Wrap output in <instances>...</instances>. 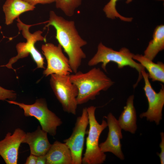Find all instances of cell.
<instances>
[{
    "instance_id": "cell-5",
    "label": "cell",
    "mask_w": 164,
    "mask_h": 164,
    "mask_svg": "<svg viewBox=\"0 0 164 164\" xmlns=\"http://www.w3.org/2000/svg\"><path fill=\"white\" fill-rule=\"evenodd\" d=\"M17 26L19 30L22 31V35L26 39V42L18 43L16 46L17 55L11 58L6 64L1 66H5L15 71L12 67V64L19 59L27 57L30 54L37 65V68L45 69L44 58L35 46V44L37 41H40L46 42V38L42 35L43 32L38 30L32 33L29 31V29L32 25L24 23L20 20L19 17L17 18Z\"/></svg>"
},
{
    "instance_id": "cell-22",
    "label": "cell",
    "mask_w": 164,
    "mask_h": 164,
    "mask_svg": "<svg viewBox=\"0 0 164 164\" xmlns=\"http://www.w3.org/2000/svg\"><path fill=\"white\" fill-rule=\"evenodd\" d=\"M160 136L161 141L159 144V147L161 149L160 153H157L159 156L161 164H164V133L163 132H161Z\"/></svg>"
},
{
    "instance_id": "cell-6",
    "label": "cell",
    "mask_w": 164,
    "mask_h": 164,
    "mask_svg": "<svg viewBox=\"0 0 164 164\" xmlns=\"http://www.w3.org/2000/svg\"><path fill=\"white\" fill-rule=\"evenodd\" d=\"M7 101L22 109L25 116L36 118L39 122L42 129L51 136L56 135L57 127L62 123L61 119L48 108L45 100L43 99H37L31 104L12 100Z\"/></svg>"
},
{
    "instance_id": "cell-2",
    "label": "cell",
    "mask_w": 164,
    "mask_h": 164,
    "mask_svg": "<svg viewBox=\"0 0 164 164\" xmlns=\"http://www.w3.org/2000/svg\"><path fill=\"white\" fill-rule=\"evenodd\" d=\"M74 73L70 74V77L78 89V105L94 99L101 91H107L114 84L99 68H93L85 73L79 71Z\"/></svg>"
},
{
    "instance_id": "cell-25",
    "label": "cell",
    "mask_w": 164,
    "mask_h": 164,
    "mask_svg": "<svg viewBox=\"0 0 164 164\" xmlns=\"http://www.w3.org/2000/svg\"><path fill=\"white\" fill-rule=\"evenodd\" d=\"M46 163V159L45 155L37 156L36 164H45Z\"/></svg>"
},
{
    "instance_id": "cell-17",
    "label": "cell",
    "mask_w": 164,
    "mask_h": 164,
    "mask_svg": "<svg viewBox=\"0 0 164 164\" xmlns=\"http://www.w3.org/2000/svg\"><path fill=\"white\" fill-rule=\"evenodd\" d=\"M134 60L138 62L148 71V77L152 81L164 83V64L161 62L155 63L144 55H134Z\"/></svg>"
},
{
    "instance_id": "cell-10",
    "label": "cell",
    "mask_w": 164,
    "mask_h": 164,
    "mask_svg": "<svg viewBox=\"0 0 164 164\" xmlns=\"http://www.w3.org/2000/svg\"><path fill=\"white\" fill-rule=\"evenodd\" d=\"M88 124V114L85 107L83 108L81 115L77 118L71 135L63 141L71 152L72 164L82 163L85 136Z\"/></svg>"
},
{
    "instance_id": "cell-8",
    "label": "cell",
    "mask_w": 164,
    "mask_h": 164,
    "mask_svg": "<svg viewBox=\"0 0 164 164\" xmlns=\"http://www.w3.org/2000/svg\"><path fill=\"white\" fill-rule=\"evenodd\" d=\"M41 49L47 63L43 73L44 76L69 75L73 72L68 58L64 55L59 44L56 46L51 43H46L42 45Z\"/></svg>"
},
{
    "instance_id": "cell-7",
    "label": "cell",
    "mask_w": 164,
    "mask_h": 164,
    "mask_svg": "<svg viewBox=\"0 0 164 164\" xmlns=\"http://www.w3.org/2000/svg\"><path fill=\"white\" fill-rule=\"evenodd\" d=\"M50 83L64 111L75 115L78 105L77 98L78 90L77 86L71 82L70 75L51 74Z\"/></svg>"
},
{
    "instance_id": "cell-1",
    "label": "cell",
    "mask_w": 164,
    "mask_h": 164,
    "mask_svg": "<svg viewBox=\"0 0 164 164\" xmlns=\"http://www.w3.org/2000/svg\"><path fill=\"white\" fill-rule=\"evenodd\" d=\"M45 27L53 26L56 29V38L68 56L70 68L75 73L86 56L82 47L87 44L76 29L73 21L68 20L57 15L53 11L49 13V20Z\"/></svg>"
},
{
    "instance_id": "cell-18",
    "label": "cell",
    "mask_w": 164,
    "mask_h": 164,
    "mask_svg": "<svg viewBox=\"0 0 164 164\" xmlns=\"http://www.w3.org/2000/svg\"><path fill=\"white\" fill-rule=\"evenodd\" d=\"M164 49V26H158L155 29L153 39L144 51V56L153 60L158 53Z\"/></svg>"
},
{
    "instance_id": "cell-23",
    "label": "cell",
    "mask_w": 164,
    "mask_h": 164,
    "mask_svg": "<svg viewBox=\"0 0 164 164\" xmlns=\"http://www.w3.org/2000/svg\"><path fill=\"white\" fill-rule=\"evenodd\" d=\"M32 6L38 4H49L55 2V0H22Z\"/></svg>"
},
{
    "instance_id": "cell-9",
    "label": "cell",
    "mask_w": 164,
    "mask_h": 164,
    "mask_svg": "<svg viewBox=\"0 0 164 164\" xmlns=\"http://www.w3.org/2000/svg\"><path fill=\"white\" fill-rule=\"evenodd\" d=\"M141 74L144 81L143 89L148 100V108L146 111L140 114V117L146 118L148 121L155 122L158 125L162 119V112L164 105V86L162 85L159 91L156 92L152 86L145 69L142 71Z\"/></svg>"
},
{
    "instance_id": "cell-21",
    "label": "cell",
    "mask_w": 164,
    "mask_h": 164,
    "mask_svg": "<svg viewBox=\"0 0 164 164\" xmlns=\"http://www.w3.org/2000/svg\"><path fill=\"white\" fill-rule=\"evenodd\" d=\"M16 96V94L13 91L5 89L0 86V100L14 98Z\"/></svg>"
},
{
    "instance_id": "cell-11",
    "label": "cell",
    "mask_w": 164,
    "mask_h": 164,
    "mask_svg": "<svg viewBox=\"0 0 164 164\" xmlns=\"http://www.w3.org/2000/svg\"><path fill=\"white\" fill-rule=\"evenodd\" d=\"M107 120L108 132L106 140L99 144L101 151L104 153L110 152L121 160L124 159L122 152L121 140L123 136L122 129L117 120L113 115L109 113L104 117Z\"/></svg>"
},
{
    "instance_id": "cell-16",
    "label": "cell",
    "mask_w": 164,
    "mask_h": 164,
    "mask_svg": "<svg viewBox=\"0 0 164 164\" xmlns=\"http://www.w3.org/2000/svg\"><path fill=\"white\" fill-rule=\"evenodd\" d=\"M134 95L129 96L127 99L126 105L118 120L122 129L132 134H135L137 129V116L134 105Z\"/></svg>"
},
{
    "instance_id": "cell-12",
    "label": "cell",
    "mask_w": 164,
    "mask_h": 164,
    "mask_svg": "<svg viewBox=\"0 0 164 164\" xmlns=\"http://www.w3.org/2000/svg\"><path fill=\"white\" fill-rule=\"evenodd\" d=\"M26 134L22 129L17 128L12 134L8 132L0 141V155L6 164L17 163L19 147Z\"/></svg>"
},
{
    "instance_id": "cell-26",
    "label": "cell",
    "mask_w": 164,
    "mask_h": 164,
    "mask_svg": "<svg viewBox=\"0 0 164 164\" xmlns=\"http://www.w3.org/2000/svg\"></svg>"
},
{
    "instance_id": "cell-24",
    "label": "cell",
    "mask_w": 164,
    "mask_h": 164,
    "mask_svg": "<svg viewBox=\"0 0 164 164\" xmlns=\"http://www.w3.org/2000/svg\"><path fill=\"white\" fill-rule=\"evenodd\" d=\"M37 159V156L30 154L27 158L26 164H36Z\"/></svg>"
},
{
    "instance_id": "cell-13",
    "label": "cell",
    "mask_w": 164,
    "mask_h": 164,
    "mask_svg": "<svg viewBox=\"0 0 164 164\" xmlns=\"http://www.w3.org/2000/svg\"><path fill=\"white\" fill-rule=\"evenodd\" d=\"M47 134L38 126L35 131L26 134L22 143L29 145L30 154L36 156L45 155L51 145L48 140Z\"/></svg>"
},
{
    "instance_id": "cell-15",
    "label": "cell",
    "mask_w": 164,
    "mask_h": 164,
    "mask_svg": "<svg viewBox=\"0 0 164 164\" xmlns=\"http://www.w3.org/2000/svg\"><path fill=\"white\" fill-rule=\"evenodd\" d=\"M35 8V6L22 0H6L2 6L5 24L7 26L11 24L21 14L32 11Z\"/></svg>"
},
{
    "instance_id": "cell-19",
    "label": "cell",
    "mask_w": 164,
    "mask_h": 164,
    "mask_svg": "<svg viewBox=\"0 0 164 164\" xmlns=\"http://www.w3.org/2000/svg\"><path fill=\"white\" fill-rule=\"evenodd\" d=\"M82 0H55L56 7L67 16L71 17L76 9L80 5Z\"/></svg>"
},
{
    "instance_id": "cell-14",
    "label": "cell",
    "mask_w": 164,
    "mask_h": 164,
    "mask_svg": "<svg viewBox=\"0 0 164 164\" xmlns=\"http://www.w3.org/2000/svg\"><path fill=\"white\" fill-rule=\"evenodd\" d=\"M47 164H72L71 152L65 143L56 141L46 154Z\"/></svg>"
},
{
    "instance_id": "cell-3",
    "label": "cell",
    "mask_w": 164,
    "mask_h": 164,
    "mask_svg": "<svg viewBox=\"0 0 164 164\" xmlns=\"http://www.w3.org/2000/svg\"><path fill=\"white\" fill-rule=\"evenodd\" d=\"M134 55L126 48H122L119 51H116L100 43L98 46L96 53L89 60L88 65L94 66L102 63L101 68L105 72H107V64L111 62L116 63L119 69L127 66L135 69L139 75L136 83L134 86L135 87L142 79L141 71L145 69L141 64L136 62L133 59Z\"/></svg>"
},
{
    "instance_id": "cell-4",
    "label": "cell",
    "mask_w": 164,
    "mask_h": 164,
    "mask_svg": "<svg viewBox=\"0 0 164 164\" xmlns=\"http://www.w3.org/2000/svg\"><path fill=\"white\" fill-rule=\"evenodd\" d=\"M96 109V107L93 106L87 108L89 127L86 138L85 151L82 158V163L83 164H101L106 159V154L101 150L99 140L108 124L104 120L101 124L97 122L95 116Z\"/></svg>"
},
{
    "instance_id": "cell-20",
    "label": "cell",
    "mask_w": 164,
    "mask_h": 164,
    "mask_svg": "<svg viewBox=\"0 0 164 164\" xmlns=\"http://www.w3.org/2000/svg\"><path fill=\"white\" fill-rule=\"evenodd\" d=\"M118 0H110L104 6L103 11L105 12L106 17L108 18L114 19L116 18H119L121 20L126 22H131L132 18H127L120 15L116 9V6L117 2ZM132 0H127L126 3H128Z\"/></svg>"
}]
</instances>
